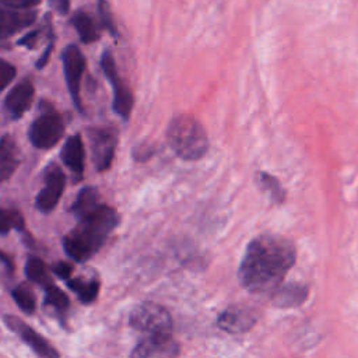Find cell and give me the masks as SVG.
I'll return each mask as SVG.
<instances>
[{
    "label": "cell",
    "instance_id": "ba28073f",
    "mask_svg": "<svg viewBox=\"0 0 358 358\" xmlns=\"http://www.w3.org/2000/svg\"><path fill=\"white\" fill-rule=\"evenodd\" d=\"M63 62V71L66 84L73 99L74 106L83 112V102H81V78L85 70V57L81 53L80 48L76 45H69L64 48L62 53Z\"/></svg>",
    "mask_w": 358,
    "mask_h": 358
},
{
    "label": "cell",
    "instance_id": "83f0119b",
    "mask_svg": "<svg viewBox=\"0 0 358 358\" xmlns=\"http://www.w3.org/2000/svg\"><path fill=\"white\" fill-rule=\"evenodd\" d=\"M52 271L62 280H69L73 273V266L67 262H57L52 266Z\"/></svg>",
    "mask_w": 358,
    "mask_h": 358
},
{
    "label": "cell",
    "instance_id": "5bb4252c",
    "mask_svg": "<svg viewBox=\"0 0 358 358\" xmlns=\"http://www.w3.org/2000/svg\"><path fill=\"white\" fill-rule=\"evenodd\" d=\"M34 94V84L29 80H22L21 83H18L13 90H10L4 99V106L7 112L13 117L22 116L24 112L31 106Z\"/></svg>",
    "mask_w": 358,
    "mask_h": 358
},
{
    "label": "cell",
    "instance_id": "4316f807",
    "mask_svg": "<svg viewBox=\"0 0 358 358\" xmlns=\"http://www.w3.org/2000/svg\"><path fill=\"white\" fill-rule=\"evenodd\" d=\"M15 67L7 60L0 59V91H3L15 77Z\"/></svg>",
    "mask_w": 358,
    "mask_h": 358
},
{
    "label": "cell",
    "instance_id": "603a6c76",
    "mask_svg": "<svg viewBox=\"0 0 358 358\" xmlns=\"http://www.w3.org/2000/svg\"><path fill=\"white\" fill-rule=\"evenodd\" d=\"M13 299L18 305V308L22 312L32 313L36 309V296L28 282H21L18 284L13 291H11Z\"/></svg>",
    "mask_w": 358,
    "mask_h": 358
},
{
    "label": "cell",
    "instance_id": "e0dca14e",
    "mask_svg": "<svg viewBox=\"0 0 358 358\" xmlns=\"http://www.w3.org/2000/svg\"><path fill=\"white\" fill-rule=\"evenodd\" d=\"M63 164L77 176L80 178L84 172V161H85V151L84 144L80 134H74L69 137L60 151Z\"/></svg>",
    "mask_w": 358,
    "mask_h": 358
},
{
    "label": "cell",
    "instance_id": "277c9868",
    "mask_svg": "<svg viewBox=\"0 0 358 358\" xmlns=\"http://www.w3.org/2000/svg\"><path fill=\"white\" fill-rule=\"evenodd\" d=\"M129 324L143 337L172 336L173 330V322L169 312L155 302H143L137 305L130 313Z\"/></svg>",
    "mask_w": 358,
    "mask_h": 358
},
{
    "label": "cell",
    "instance_id": "484cf974",
    "mask_svg": "<svg viewBox=\"0 0 358 358\" xmlns=\"http://www.w3.org/2000/svg\"><path fill=\"white\" fill-rule=\"evenodd\" d=\"M98 13L102 21V25L112 34V35H117L113 18H112V13H110V7L109 3L106 0H98Z\"/></svg>",
    "mask_w": 358,
    "mask_h": 358
},
{
    "label": "cell",
    "instance_id": "ac0fdd59",
    "mask_svg": "<svg viewBox=\"0 0 358 358\" xmlns=\"http://www.w3.org/2000/svg\"><path fill=\"white\" fill-rule=\"evenodd\" d=\"M67 287L77 295L80 302L91 303L96 299L99 292V281L96 278H69L66 280Z\"/></svg>",
    "mask_w": 358,
    "mask_h": 358
},
{
    "label": "cell",
    "instance_id": "3957f363",
    "mask_svg": "<svg viewBox=\"0 0 358 358\" xmlns=\"http://www.w3.org/2000/svg\"><path fill=\"white\" fill-rule=\"evenodd\" d=\"M166 138L176 155L186 161L200 159L208 150V137L203 124L187 113L172 119L166 130Z\"/></svg>",
    "mask_w": 358,
    "mask_h": 358
},
{
    "label": "cell",
    "instance_id": "d6a6232c",
    "mask_svg": "<svg viewBox=\"0 0 358 358\" xmlns=\"http://www.w3.org/2000/svg\"><path fill=\"white\" fill-rule=\"evenodd\" d=\"M0 262H3V264L6 266V268H7L10 273L14 270V264H13L11 259H10L7 255H4L3 252H0Z\"/></svg>",
    "mask_w": 358,
    "mask_h": 358
},
{
    "label": "cell",
    "instance_id": "7a4b0ae2",
    "mask_svg": "<svg viewBox=\"0 0 358 358\" xmlns=\"http://www.w3.org/2000/svg\"><path fill=\"white\" fill-rule=\"evenodd\" d=\"M77 220V227L63 238V248L69 257L81 263L102 248L109 234L117 227L119 215L115 208L101 203Z\"/></svg>",
    "mask_w": 358,
    "mask_h": 358
},
{
    "label": "cell",
    "instance_id": "1f68e13d",
    "mask_svg": "<svg viewBox=\"0 0 358 358\" xmlns=\"http://www.w3.org/2000/svg\"><path fill=\"white\" fill-rule=\"evenodd\" d=\"M52 48H53V45H52V43H49V45H48V48L45 49V52L42 53V56L39 57L38 63H36V67H38V69H42V67H45V66H46V63L49 62L50 53H52Z\"/></svg>",
    "mask_w": 358,
    "mask_h": 358
},
{
    "label": "cell",
    "instance_id": "d4e9b609",
    "mask_svg": "<svg viewBox=\"0 0 358 358\" xmlns=\"http://www.w3.org/2000/svg\"><path fill=\"white\" fill-rule=\"evenodd\" d=\"M24 228V218L17 210L0 208V234L6 235L11 229L21 231Z\"/></svg>",
    "mask_w": 358,
    "mask_h": 358
},
{
    "label": "cell",
    "instance_id": "4fadbf2b",
    "mask_svg": "<svg viewBox=\"0 0 358 358\" xmlns=\"http://www.w3.org/2000/svg\"><path fill=\"white\" fill-rule=\"evenodd\" d=\"M36 18V13L29 8H13L0 6V39L10 38L11 35L29 27Z\"/></svg>",
    "mask_w": 358,
    "mask_h": 358
},
{
    "label": "cell",
    "instance_id": "5b68a950",
    "mask_svg": "<svg viewBox=\"0 0 358 358\" xmlns=\"http://www.w3.org/2000/svg\"><path fill=\"white\" fill-rule=\"evenodd\" d=\"M64 134V122L62 116L48 108L31 123L28 129V137L34 147L48 150L56 145Z\"/></svg>",
    "mask_w": 358,
    "mask_h": 358
},
{
    "label": "cell",
    "instance_id": "9c48e42d",
    "mask_svg": "<svg viewBox=\"0 0 358 358\" xmlns=\"http://www.w3.org/2000/svg\"><path fill=\"white\" fill-rule=\"evenodd\" d=\"M66 186V176L62 168L52 162L43 172V185L36 196V208L42 213H50L59 203Z\"/></svg>",
    "mask_w": 358,
    "mask_h": 358
},
{
    "label": "cell",
    "instance_id": "9a60e30c",
    "mask_svg": "<svg viewBox=\"0 0 358 358\" xmlns=\"http://www.w3.org/2000/svg\"><path fill=\"white\" fill-rule=\"evenodd\" d=\"M309 295V288L303 284L292 282L277 287L271 292V303L277 308H295L302 305Z\"/></svg>",
    "mask_w": 358,
    "mask_h": 358
},
{
    "label": "cell",
    "instance_id": "6da1fadb",
    "mask_svg": "<svg viewBox=\"0 0 358 358\" xmlns=\"http://www.w3.org/2000/svg\"><path fill=\"white\" fill-rule=\"evenodd\" d=\"M296 260L294 243L273 234L252 239L245 250L238 270L241 285L252 294L273 292Z\"/></svg>",
    "mask_w": 358,
    "mask_h": 358
},
{
    "label": "cell",
    "instance_id": "d6986e66",
    "mask_svg": "<svg viewBox=\"0 0 358 358\" xmlns=\"http://www.w3.org/2000/svg\"><path fill=\"white\" fill-rule=\"evenodd\" d=\"M71 24L74 25L80 39L84 43H91V42L98 41L99 31L90 14H87L84 11L74 13V15L71 17Z\"/></svg>",
    "mask_w": 358,
    "mask_h": 358
},
{
    "label": "cell",
    "instance_id": "30bf717a",
    "mask_svg": "<svg viewBox=\"0 0 358 358\" xmlns=\"http://www.w3.org/2000/svg\"><path fill=\"white\" fill-rule=\"evenodd\" d=\"M4 323L7 327L15 333L36 355L45 357V358H55L59 357V352L52 347V344L43 338L38 331H35L32 327H29L24 320H21L17 316L7 315L4 316Z\"/></svg>",
    "mask_w": 358,
    "mask_h": 358
},
{
    "label": "cell",
    "instance_id": "4dcf8cb0",
    "mask_svg": "<svg viewBox=\"0 0 358 358\" xmlns=\"http://www.w3.org/2000/svg\"><path fill=\"white\" fill-rule=\"evenodd\" d=\"M38 34H39L38 31L29 32V34H27L25 36H22V38L18 41V43H20V45H22V46H27V48H34V46H35V43H36Z\"/></svg>",
    "mask_w": 358,
    "mask_h": 358
},
{
    "label": "cell",
    "instance_id": "ffe728a7",
    "mask_svg": "<svg viewBox=\"0 0 358 358\" xmlns=\"http://www.w3.org/2000/svg\"><path fill=\"white\" fill-rule=\"evenodd\" d=\"M43 289H45V305L49 306L57 315L64 316L70 308L69 296L53 281L46 284Z\"/></svg>",
    "mask_w": 358,
    "mask_h": 358
},
{
    "label": "cell",
    "instance_id": "2e32d148",
    "mask_svg": "<svg viewBox=\"0 0 358 358\" xmlns=\"http://www.w3.org/2000/svg\"><path fill=\"white\" fill-rule=\"evenodd\" d=\"M20 165V150L13 136L0 138V182L8 180Z\"/></svg>",
    "mask_w": 358,
    "mask_h": 358
},
{
    "label": "cell",
    "instance_id": "7402d4cb",
    "mask_svg": "<svg viewBox=\"0 0 358 358\" xmlns=\"http://www.w3.org/2000/svg\"><path fill=\"white\" fill-rule=\"evenodd\" d=\"M256 178H257V183L260 185V187L268 194V197L274 203L280 204L285 200V190L277 178H274L273 175H270L267 172H259L256 175Z\"/></svg>",
    "mask_w": 358,
    "mask_h": 358
},
{
    "label": "cell",
    "instance_id": "f1b7e54d",
    "mask_svg": "<svg viewBox=\"0 0 358 358\" xmlns=\"http://www.w3.org/2000/svg\"><path fill=\"white\" fill-rule=\"evenodd\" d=\"M41 0H0V6H7L13 8H31L39 4Z\"/></svg>",
    "mask_w": 358,
    "mask_h": 358
},
{
    "label": "cell",
    "instance_id": "8992f818",
    "mask_svg": "<svg viewBox=\"0 0 358 358\" xmlns=\"http://www.w3.org/2000/svg\"><path fill=\"white\" fill-rule=\"evenodd\" d=\"M101 67L103 70V74L106 76L112 92H113V110L123 119L127 120L130 117L131 109H133V94L129 85L124 83V80L120 77L115 59L109 50H105L101 57Z\"/></svg>",
    "mask_w": 358,
    "mask_h": 358
},
{
    "label": "cell",
    "instance_id": "cb8c5ba5",
    "mask_svg": "<svg viewBox=\"0 0 358 358\" xmlns=\"http://www.w3.org/2000/svg\"><path fill=\"white\" fill-rule=\"evenodd\" d=\"M25 274L31 281L39 284L41 287H45L46 284H49L52 281V277L49 275L46 264L39 257L32 256L27 260Z\"/></svg>",
    "mask_w": 358,
    "mask_h": 358
},
{
    "label": "cell",
    "instance_id": "52a82bcc",
    "mask_svg": "<svg viewBox=\"0 0 358 358\" xmlns=\"http://www.w3.org/2000/svg\"><path fill=\"white\" fill-rule=\"evenodd\" d=\"M88 138L91 145L92 161L96 171H108L115 157L117 131L109 126H96L88 130Z\"/></svg>",
    "mask_w": 358,
    "mask_h": 358
},
{
    "label": "cell",
    "instance_id": "44dd1931",
    "mask_svg": "<svg viewBox=\"0 0 358 358\" xmlns=\"http://www.w3.org/2000/svg\"><path fill=\"white\" fill-rule=\"evenodd\" d=\"M98 204H101V199H99V193L95 187H84L76 197V201L71 207L73 214L78 218L80 215L85 214L87 211L95 208Z\"/></svg>",
    "mask_w": 358,
    "mask_h": 358
},
{
    "label": "cell",
    "instance_id": "7c38bea8",
    "mask_svg": "<svg viewBox=\"0 0 358 358\" xmlns=\"http://www.w3.org/2000/svg\"><path fill=\"white\" fill-rule=\"evenodd\" d=\"M179 354V345L172 336L143 337L131 351V357L137 358H169Z\"/></svg>",
    "mask_w": 358,
    "mask_h": 358
},
{
    "label": "cell",
    "instance_id": "8fae6325",
    "mask_svg": "<svg viewBox=\"0 0 358 358\" xmlns=\"http://www.w3.org/2000/svg\"><path fill=\"white\" fill-rule=\"evenodd\" d=\"M257 322L256 309L245 305H232L222 310L217 319L218 327L231 334L249 331Z\"/></svg>",
    "mask_w": 358,
    "mask_h": 358
},
{
    "label": "cell",
    "instance_id": "f546056e",
    "mask_svg": "<svg viewBox=\"0 0 358 358\" xmlns=\"http://www.w3.org/2000/svg\"><path fill=\"white\" fill-rule=\"evenodd\" d=\"M52 7L60 14H67L70 10V0H49Z\"/></svg>",
    "mask_w": 358,
    "mask_h": 358
}]
</instances>
